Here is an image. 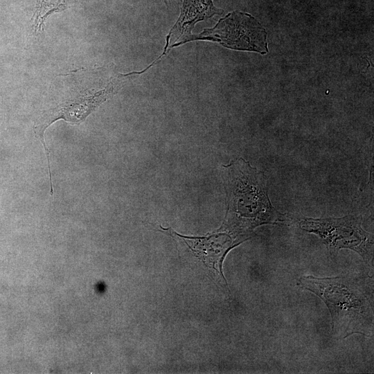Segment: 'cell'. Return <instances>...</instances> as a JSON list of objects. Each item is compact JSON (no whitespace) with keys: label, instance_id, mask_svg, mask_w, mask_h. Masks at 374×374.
Returning a JSON list of instances; mask_svg holds the SVG:
<instances>
[{"label":"cell","instance_id":"obj_6","mask_svg":"<svg viewBox=\"0 0 374 374\" xmlns=\"http://www.w3.org/2000/svg\"><path fill=\"white\" fill-rule=\"evenodd\" d=\"M161 229L174 238L181 240L190 249L195 256L208 267L215 271L226 283L222 272V262L227 253L238 246L241 241L229 233L220 229L203 237H190L180 235L171 228Z\"/></svg>","mask_w":374,"mask_h":374},{"label":"cell","instance_id":"obj_5","mask_svg":"<svg viewBox=\"0 0 374 374\" xmlns=\"http://www.w3.org/2000/svg\"><path fill=\"white\" fill-rule=\"evenodd\" d=\"M267 33L261 24L251 15L238 10L229 12L213 28H204L192 34L187 40L217 42L222 46L242 51L268 53Z\"/></svg>","mask_w":374,"mask_h":374},{"label":"cell","instance_id":"obj_9","mask_svg":"<svg viewBox=\"0 0 374 374\" xmlns=\"http://www.w3.org/2000/svg\"><path fill=\"white\" fill-rule=\"evenodd\" d=\"M163 2L169 10H174L178 7V4L175 0H163Z\"/></svg>","mask_w":374,"mask_h":374},{"label":"cell","instance_id":"obj_2","mask_svg":"<svg viewBox=\"0 0 374 374\" xmlns=\"http://www.w3.org/2000/svg\"><path fill=\"white\" fill-rule=\"evenodd\" d=\"M298 285L319 296L330 314L332 335L371 337L373 332V285L366 276L346 274L335 277L301 276Z\"/></svg>","mask_w":374,"mask_h":374},{"label":"cell","instance_id":"obj_7","mask_svg":"<svg viewBox=\"0 0 374 374\" xmlns=\"http://www.w3.org/2000/svg\"><path fill=\"white\" fill-rule=\"evenodd\" d=\"M223 12L222 9L215 6L213 0H183L179 16L166 35L163 51L152 63H157L172 48L187 43L197 23Z\"/></svg>","mask_w":374,"mask_h":374},{"label":"cell","instance_id":"obj_4","mask_svg":"<svg viewBox=\"0 0 374 374\" xmlns=\"http://www.w3.org/2000/svg\"><path fill=\"white\" fill-rule=\"evenodd\" d=\"M299 226L319 237L331 254L341 249H350L361 256L368 265L373 267V235L363 229L361 215L305 217L300 220Z\"/></svg>","mask_w":374,"mask_h":374},{"label":"cell","instance_id":"obj_1","mask_svg":"<svg viewBox=\"0 0 374 374\" xmlns=\"http://www.w3.org/2000/svg\"><path fill=\"white\" fill-rule=\"evenodd\" d=\"M222 167L226 212L220 230L243 242L256 227L285 221V215L277 211L269 199L262 171L242 158Z\"/></svg>","mask_w":374,"mask_h":374},{"label":"cell","instance_id":"obj_8","mask_svg":"<svg viewBox=\"0 0 374 374\" xmlns=\"http://www.w3.org/2000/svg\"><path fill=\"white\" fill-rule=\"evenodd\" d=\"M66 5V0H37L33 17L34 32L41 31L47 17L54 12L64 10Z\"/></svg>","mask_w":374,"mask_h":374},{"label":"cell","instance_id":"obj_3","mask_svg":"<svg viewBox=\"0 0 374 374\" xmlns=\"http://www.w3.org/2000/svg\"><path fill=\"white\" fill-rule=\"evenodd\" d=\"M134 71L128 73H118L110 78L102 88L83 89L71 91L68 96L54 106L45 109L39 116L34 125V130L44 145L48 161V173L51 176L49 152L44 141L46 129L56 121L78 124L86 119L98 107L116 94L131 78L145 73Z\"/></svg>","mask_w":374,"mask_h":374}]
</instances>
